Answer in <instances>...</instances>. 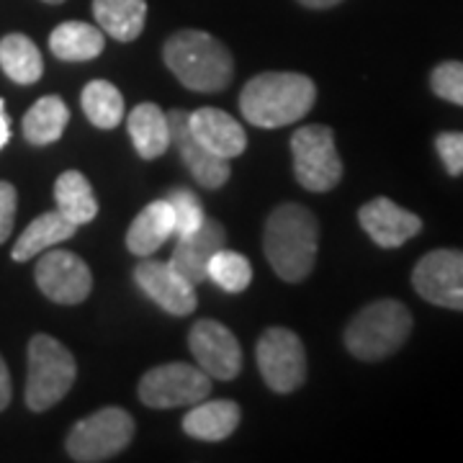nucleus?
<instances>
[{
  "label": "nucleus",
  "instance_id": "22",
  "mask_svg": "<svg viewBox=\"0 0 463 463\" xmlns=\"http://www.w3.org/2000/svg\"><path fill=\"white\" fill-rule=\"evenodd\" d=\"M75 232H78V224H72L70 219H65L54 209V212L36 216L32 224L21 232V237L16 240L11 255L18 263H26V260H32L36 255H42L44 250L54 248L60 242H67Z\"/></svg>",
  "mask_w": 463,
  "mask_h": 463
},
{
  "label": "nucleus",
  "instance_id": "13",
  "mask_svg": "<svg viewBox=\"0 0 463 463\" xmlns=\"http://www.w3.org/2000/svg\"><path fill=\"white\" fill-rule=\"evenodd\" d=\"M134 283L142 288L145 297L152 298L160 309H165L173 317L191 315L199 304L194 283L185 281L170 263L145 258L134 268Z\"/></svg>",
  "mask_w": 463,
  "mask_h": 463
},
{
  "label": "nucleus",
  "instance_id": "28",
  "mask_svg": "<svg viewBox=\"0 0 463 463\" xmlns=\"http://www.w3.org/2000/svg\"><path fill=\"white\" fill-rule=\"evenodd\" d=\"M206 279H212L227 294H242L252 283V265H250V260L242 252L222 248L209 260Z\"/></svg>",
  "mask_w": 463,
  "mask_h": 463
},
{
  "label": "nucleus",
  "instance_id": "16",
  "mask_svg": "<svg viewBox=\"0 0 463 463\" xmlns=\"http://www.w3.org/2000/svg\"><path fill=\"white\" fill-rule=\"evenodd\" d=\"M222 248H227V232L222 227V222L203 219V224L194 234L178 237L173 255H170V265L181 273L185 281L199 286V283L206 281L209 260Z\"/></svg>",
  "mask_w": 463,
  "mask_h": 463
},
{
  "label": "nucleus",
  "instance_id": "4",
  "mask_svg": "<svg viewBox=\"0 0 463 463\" xmlns=\"http://www.w3.org/2000/svg\"><path fill=\"white\" fill-rule=\"evenodd\" d=\"M412 332V315L397 298H379L350 319L345 347L358 361L376 364L394 355Z\"/></svg>",
  "mask_w": 463,
  "mask_h": 463
},
{
  "label": "nucleus",
  "instance_id": "15",
  "mask_svg": "<svg viewBox=\"0 0 463 463\" xmlns=\"http://www.w3.org/2000/svg\"><path fill=\"white\" fill-rule=\"evenodd\" d=\"M358 222L365 230V234L383 250L402 248L407 240L417 237L422 232V219L407 209H402L392 199L368 201L358 212Z\"/></svg>",
  "mask_w": 463,
  "mask_h": 463
},
{
  "label": "nucleus",
  "instance_id": "27",
  "mask_svg": "<svg viewBox=\"0 0 463 463\" xmlns=\"http://www.w3.org/2000/svg\"><path fill=\"white\" fill-rule=\"evenodd\" d=\"M80 106L88 121L99 129H116L124 121V96L109 80H90L85 85Z\"/></svg>",
  "mask_w": 463,
  "mask_h": 463
},
{
  "label": "nucleus",
  "instance_id": "30",
  "mask_svg": "<svg viewBox=\"0 0 463 463\" xmlns=\"http://www.w3.org/2000/svg\"><path fill=\"white\" fill-rule=\"evenodd\" d=\"M430 88L438 99L463 106V62H458V60L440 62L432 70Z\"/></svg>",
  "mask_w": 463,
  "mask_h": 463
},
{
  "label": "nucleus",
  "instance_id": "12",
  "mask_svg": "<svg viewBox=\"0 0 463 463\" xmlns=\"http://www.w3.org/2000/svg\"><path fill=\"white\" fill-rule=\"evenodd\" d=\"M188 347L203 373L216 381H232L242 371V347L216 319H199L188 332Z\"/></svg>",
  "mask_w": 463,
  "mask_h": 463
},
{
  "label": "nucleus",
  "instance_id": "33",
  "mask_svg": "<svg viewBox=\"0 0 463 463\" xmlns=\"http://www.w3.org/2000/svg\"><path fill=\"white\" fill-rule=\"evenodd\" d=\"M11 394H14V389H11V373H8L5 361L0 358V412L11 404Z\"/></svg>",
  "mask_w": 463,
  "mask_h": 463
},
{
  "label": "nucleus",
  "instance_id": "1",
  "mask_svg": "<svg viewBox=\"0 0 463 463\" xmlns=\"http://www.w3.org/2000/svg\"><path fill=\"white\" fill-rule=\"evenodd\" d=\"M319 224L301 203H281L265 222V260L281 281H304L317 260Z\"/></svg>",
  "mask_w": 463,
  "mask_h": 463
},
{
  "label": "nucleus",
  "instance_id": "7",
  "mask_svg": "<svg viewBox=\"0 0 463 463\" xmlns=\"http://www.w3.org/2000/svg\"><path fill=\"white\" fill-rule=\"evenodd\" d=\"M294 175L312 194L332 191L343 178V160L335 147V132L325 124L298 127L291 137Z\"/></svg>",
  "mask_w": 463,
  "mask_h": 463
},
{
  "label": "nucleus",
  "instance_id": "3",
  "mask_svg": "<svg viewBox=\"0 0 463 463\" xmlns=\"http://www.w3.org/2000/svg\"><path fill=\"white\" fill-rule=\"evenodd\" d=\"M163 57L167 70L196 93H219L234 75L232 52L216 36L196 29L173 33L165 42Z\"/></svg>",
  "mask_w": 463,
  "mask_h": 463
},
{
  "label": "nucleus",
  "instance_id": "26",
  "mask_svg": "<svg viewBox=\"0 0 463 463\" xmlns=\"http://www.w3.org/2000/svg\"><path fill=\"white\" fill-rule=\"evenodd\" d=\"M67 121H70V109L65 100L60 96H44L24 116V137L29 145L44 147L65 134Z\"/></svg>",
  "mask_w": 463,
  "mask_h": 463
},
{
  "label": "nucleus",
  "instance_id": "2",
  "mask_svg": "<svg viewBox=\"0 0 463 463\" xmlns=\"http://www.w3.org/2000/svg\"><path fill=\"white\" fill-rule=\"evenodd\" d=\"M317 85L298 72H263L255 75L240 93L245 121L260 129H281L297 124L312 111Z\"/></svg>",
  "mask_w": 463,
  "mask_h": 463
},
{
  "label": "nucleus",
  "instance_id": "29",
  "mask_svg": "<svg viewBox=\"0 0 463 463\" xmlns=\"http://www.w3.org/2000/svg\"><path fill=\"white\" fill-rule=\"evenodd\" d=\"M170 209H173V234L175 237H185V234H194L203 224V203L201 199L188 191V188H173L165 196Z\"/></svg>",
  "mask_w": 463,
  "mask_h": 463
},
{
  "label": "nucleus",
  "instance_id": "32",
  "mask_svg": "<svg viewBox=\"0 0 463 463\" xmlns=\"http://www.w3.org/2000/svg\"><path fill=\"white\" fill-rule=\"evenodd\" d=\"M18 194L8 181H0V245L11 237L14 222H16Z\"/></svg>",
  "mask_w": 463,
  "mask_h": 463
},
{
  "label": "nucleus",
  "instance_id": "14",
  "mask_svg": "<svg viewBox=\"0 0 463 463\" xmlns=\"http://www.w3.org/2000/svg\"><path fill=\"white\" fill-rule=\"evenodd\" d=\"M167 121H170V145H175V149L181 152L183 165L191 170V175L196 178L199 185L216 191L230 181V160L216 157L214 152L201 147L194 139V134L188 132V114L185 111L173 109L167 114Z\"/></svg>",
  "mask_w": 463,
  "mask_h": 463
},
{
  "label": "nucleus",
  "instance_id": "10",
  "mask_svg": "<svg viewBox=\"0 0 463 463\" xmlns=\"http://www.w3.org/2000/svg\"><path fill=\"white\" fill-rule=\"evenodd\" d=\"M414 291L435 307L463 312V250H432L412 270Z\"/></svg>",
  "mask_w": 463,
  "mask_h": 463
},
{
  "label": "nucleus",
  "instance_id": "5",
  "mask_svg": "<svg viewBox=\"0 0 463 463\" xmlns=\"http://www.w3.org/2000/svg\"><path fill=\"white\" fill-rule=\"evenodd\" d=\"M78 376L72 353L50 335H33L29 343V379L26 407L32 412H47L67 397Z\"/></svg>",
  "mask_w": 463,
  "mask_h": 463
},
{
  "label": "nucleus",
  "instance_id": "24",
  "mask_svg": "<svg viewBox=\"0 0 463 463\" xmlns=\"http://www.w3.org/2000/svg\"><path fill=\"white\" fill-rule=\"evenodd\" d=\"M54 201L57 212L70 219L72 224L83 227L93 222L99 214V201L93 196L90 181L85 178L80 170H65L57 183H54Z\"/></svg>",
  "mask_w": 463,
  "mask_h": 463
},
{
  "label": "nucleus",
  "instance_id": "19",
  "mask_svg": "<svg viewBox=\"0 0 463 463\" xmlns=\"http://www.w3.org/2000/svg\"><path fill=\"white\" fill-rule=\"evenodd\" d=\"M173 237V209L167 199L152 201L134 216L127 232V248L137 258H149Z\"/></svg>",
  "mask_w": 463,
  "mask_h": 463
},
{
  "label": "nucleus",
  "instance_id": "17",
  "mask_svg": "<svg viewBox=\"0 0 463 463\" xmlns=\"http://www.w3.org/2000/svg\"><path fill=\"white\" fill-rule=\"evenodd\" d=\"M188 132L194 134L201 147L224 160L240 157L248 147V134L242 124H237V118H232L222 109H199L188 114Z\"/></svg>",
  "mask_w": 463,
  "mask_h": 463
},
{
  "label": "nucleus",
  "instance_id": "25",
  "mask_svg": "<svg viewBox=\"0 0 463 463\" xmlns=\"http://www.w3.org/2000/svg\"><path fill=\"white\" fill-rule=\"evenodd\" d=\"M0 70L18 85H33L42 72V52L26 33H8L0 39Z\"/></svg>",
  "mask_w": 463,
  "mask_h": 463
},
{
  "label": "nucleus",
  "instance_id": "36",
  "mask_svg": "<svg viewBox=\"0 0 463 463\" xmlns=\"http://www.w3.org/2000/svg\"><path fill=\"white\" fill-rule=\"evenodd\" d=\"M44 3H52V5H60V3H65V0H44Z\"/></svg>",
  "mask_w": 463,
  "mask_h": 463
},
{
  "label": "nucleus",
  "instance_id": "34",
  "mask_svg": "<svg viewBox=\"0 0 463 463\" xmlns=\"http://www.w3.org/2000/svg\"><path fill=\"white\" fill-rule=\"evenodd\" d=\"M11 139V118L5 114V100L0 99V149L8 145Z\"/></svg>",
  "mask_w": 463,
  "mask_h": 463
},
{
  "label": "nucleus",
  "instance_id": "9",
  "mask_svg": "<svg viewBox=\"0 0 463 463\" xmlns=\"http://www.w3.org/2000/svg\"><path fill=\"white\" fill-rule=\"evenodd\" d=\"M258 368L265 386L276 394H291L307 381L304 343L286 327H270L258 340Z\"/></svg>",
  "mask_w": 463,
  "mask_h": 463
},
{
  "label": "nucleus",
  "instance_id": "20",
  "mask_svg": "<svg viewBox=\"0 0 463 463\" xmlns=\"http://www.w3.org/2000/svg\"><path fill=\"white\" fill-rule=\"evenodd\" d=\"M127 129H129L137 155L145 160H157L170 147V121L157 103L134 106L127 118Z\"/></svg>",
  "mask_w": 463,
  "mask_h": 463
},
{
  "label": "nucleus",
  "instance_id": "35",
  "mask_svg": "<svg viewBox=\"0 0 463 463\" xmlns=\"http://www.w3.org/2000/svg\"><path fill=\"white\" fill-rule=\"evenodd\" d=\"M301 5H307V8H332V5H337V3H343V0H298Z\"/></svg>",
  "mask_w": 463,
  "mask_h": 463
},
{
  "label": "nucleus",
  "instance_id": "18",
  "mask_svg": "<svg viewBox=\"0 0 463 463\" xmlns=\"http://www.w3.org/2000/svg\"><path fill=\"white\" fill-rule=\"evenodd\" d=\"M240 404L232 399H201L191 404V412L183 417V430L185 435L206 440V443H219L230 438L240 425Z\"/></svg>",
  "mask_w": 463,
  "mask_h": 463
},
{
  "label": "nucleus",
  "instance_id": "8",
  "mask_svg": "<svg viewBox=\"0 0 463 463\" xmlns=\"http://www.w3.org/2000/svg\"><path fill=\"white\" fill-rule=\"evenodd\" d=\"M209 394L212 376L191 364L155 365L139 381V399L149 410L191 407Z\"/></svg>",
  "mask_w": 463,
  "mask_h": 463
},
{
  "label": "nucleus",
  "instance_id": "31",
  "mask_svg": "<svg viewBox=\"0 0 463 463\" xmlns=\"http://www.w3.org/2000/svg\"><path fill=\"white\" fill-rule=\"evenodd\" d=\"M435 149L446 165L448 175H463V132H443L435 137Z\"/></svg>",
  "mask_w": 463,
  "mask_h": 463
},
{
  "label": "nucleus",
  "instance_id": "11",
  "mask_svg": "<svg viewBox=\"0 0 463 463\" xmlns=\"http://www.w3.org/2000/svg\"><path fill=\"white\" fill-rule=\"evenodd\" d=\"M33 279L44 297L65 307L85 301L93 288L90 268L85 265L83 258L67 250H44L36 263Z\"/></svg>",
  "mask_w": 463,
  "mask_h": 463
},
{
  "label": "nucleus",
  "instance_id": "21",
  "mask_svg": "<svg viewBox=\"0 0 463 463\" xmlns=\"http://www.w3.org/2000/svg\"><path fill=\"white\" fill-rule=\"evenodd\" d=\"M106 47V36L99 26L85 21H65L50 33V50L62 62L96 60Z\"/></svg>",
  "mask_w": 463,
  "mask_h": 463
},
{
  "label": "nucleus",
  "instance_id": "6",
  "mask_svg": "<svg viewBox=\"0 0 463 463\" xmlns=\"http://www.w3.org/2000/svg\"><path fill=\"white\" fill-rule=\"evenodd\" d=\"M134 420L121 407H103L96 414L75 422L67 435V453L78 463H100L116 458L132 443Z\"/></svg>",
  "mask_w": 463,
  "mask_h": 463
},
{
  "label": "nucleus",
  "instance_id": "23",
  "mask_svg": "<svg viewBox=\"0 0 463 463\" xmlns=\"http://www.w3.org/2000/svg\"><path fill=\"white\" fill-rule=\"evenodd\" d=\"M99 29L116 42H134L147 21L145 0H93Z\"/></svg>",
  "mask_w": 463,
  "mask_h": 463
}]
</instances>
